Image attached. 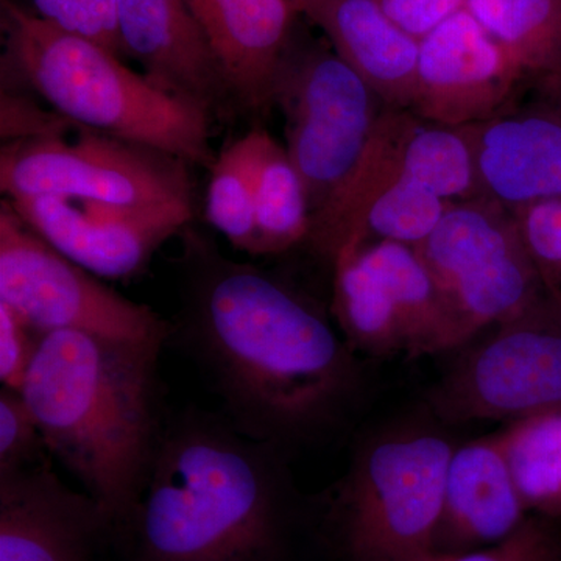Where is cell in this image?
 Instances as JSON below:
<instances>
[{
    "label": "cell",
    "instance_id": "11",
    "mask_svg": "<svg viewBox=\"0 0 561 561\" xmlns=\"http://www.w3.org/2000/svg\"><path fill=\"white\" fill-rule=\"evenodd\" d=\"M66 136L7 142L0 151V190L9 201L68 197L151 205L191 201L186 162L171 154L81 128Z\"/></svg>",
    "mask_w": 561,
    "mask_h": 561
},
{
    "label": "cell",
    "instance_id": "18",
    "mask_svg": "<svg viewBox=\"0 0 561 561\" xmlns=\"http://www.w3.org/2000/svg\"><path fill=\"white\" fill-rule=\"evenodd\" d=\"M306 18L386 108L411 111L420 39L402 31L378 0H313Z\"/></svg>",
    "mask_w": 561,
    "mask_h": 561
},
{
    "label": "cell",
    "instance_id": "17",
    "mask_svg": "<svg viewBox=\"0 0 561 561\" xmlns=\"http://www.w3.org/2000/svg\"><path fill=\"white\" fill-rule=\"evenodd\" d=\"M530 512L513 481L501 434L454 449L435 553H461L496 545Z\"/></svg>",
    "mask_w": 561,
    "mask_h": 561
},
{
    "label": "cell",
    "instance_id": "4",
    "mask_svg": "<svg viewBox=\"0 0 561 561\" xmlns=\"http://www.w3.org/2000/svg\"><path fill=\"white\" fill-rule=\"evenodd\" d=\"M3 66L73 125L213 168L209 113L133 72L98 41L2 0Z\"/></svg>",
    "mask_w": 561,
    "mask_h": 561
},
{
    "label": "cell",
    "instance_id": "27",
    "mask_svg": "<svg viewBox=\"0 0 561 561\" xmlns=\"http://www.w3.org/2000/svg\"><path fill=\"white\" fill-rule=\"evenodd\" d=\"M46 442L20 390H0V476L43 463Z\"/></svg>",
    "mask_w": 561,
    "mask_h": 561
},
{
    "label": "cell",
    "instance_id": "21",
    "mask_svg": "<svg viewBox=\"0 0 561 561\" xmlns=\"http://www.w3.org/2000/svg\"><path fill=\"white\" fill-rule=\"evenodd\" d=\"M465 9L524 73L561 81V0H467Z\"/></svg>",
    "mask_w": 561,
    "mask_h": 561
},
{
    "label": "cell",
    "instance_id": "14",
    "mask_svg": "<svg viewBox=\"0 0 561 561\" xmlns=\"http://www.w3.org/2000/svg\"><path fill=\"white\" fill-rule=\"evenodd\" d=\"M110 526L101 505L46 461L0 476V561H92Z\"/></svg>",
    "mask_w": 561,
    "mask_h": 561
},
{
    "label": "cell",
    "instance_id": "16",
    "mask_svg": "<svg viewBox=\"0 0 561 561\" xmlns=\"http://www.w3.org/2000/svg\"><path fill=\"white\" fill-rule=\"evenodd\" d=\"M231 99L260 111L275 103L280 69L295 41L289 0H187Z\"/></svg>",
    "mask_w": 561,
    "mask_h": 561
},
{
    "label": "cell",
    "instance_id": "19",
    "mask_svg": "<svg viewBox=\"0 0 561 561\" xmlns=\"http://www.w3.org/2000/svg\"><path fill=\"white\" fill-rule=\"evenodd\" d=\"M459 130L470 140L491 201L516 209L561 198V122L497 116Z\"/></svg>",
    "mask_w": 561,
    "mask_h": 561
},
{
    "label": "cell",
    "instance_id": "10",
    "mask_svg": "<svg viewBox=\"0 0 561 561\" xmlns=\"http://www.w3.org/2000/svg\"><path fill=\"white\" fill-rule=\"evenodd\" d=\"M0 302L38 334L83 331L138 342H165L171 334L149 306L110 289L44 241L9 201L0 205Z\"/></svg>",
    "mask_w": 561,
    "mask_h": 561
},
{
    "label": "cell",
    "instance_id": "3",
    "mask_svg": "<svg viewBox=\"0 0 561 561\" xmlns=\"http://www.w3.org/2000/svg\"><path fill=\"white\" fill-rule=\"evenodd\" d=\"M278 451L205 413L165 426L127 523L138 561L275 560L284 512Z\"/></svg>",
    "mask_w": 561,
    "mask_h": 561
},
{
    "label": "cell",
    "instance_id": "7",
    "mask_svg": "<svg viewBox=\"0 0 561 561\" xmlns=\"http://www.w3.org/2000/svg\"><path fill=\"white\" fill-rule=\"evenodd\" d=\"M457 350L427 400L438 420L513 423L561 411V309L548 297Z\"/></svg>",
    "mask_w": 561,
    "mask_h": 561
},
{
    "label": "cell",
    "instance_id": "1",
    "mask_svg": "<svg viewBox=\"0 0 561 561\" xmlns=\"http://www.w3.org/2000/svg\"><path fill=\"white\" fill-rule=\"evenodd\" d=\"M195 261L184 337L228 420L276 449L341 424L360 370L323 313L260 268L206 249Z\"/></svg>",
    "mask_w": 561,
    "mask_h": 561
},
{
    "label": "cell",
    "instance_id": "5",
    "mask_svg": "<svg viewBox=\"0 0 561 561\" xmlns=\"http://www.w3.org/2000/svg\"><path fill=\"white\" fill-rule=\"evenodd\" d=\"M453 445L434 431H398L368 443L339 497L351 561H421L435 553Z\"/></svg>",
    "mask_w": 561,
    "mask_h": 561
},
{
    "label": "cell",
    "instance_id": "22",
    "mask_svg": "<svg viewBox=\"0 0 561 561\" xmlns=\"http://www.w3.org/2000/svg\"><path fill=\"white\" fill-rule=\"evenodd\" d=\"M505 459L527 511L561 515V411L513 421L501 432Z\"/></svg>",
    "mask_w": 561,
    "mask_h": 561
},
{
    "label": "cell",
    "instance_id": "32",
    "mask_svg": "<svg viewBox=\"0 0 561 561\" xmlns=\"http://www.w3.org/2000/svg\"><path fill=\"white\" fill-rule=\"evenodd\" d=\"M291 5L295 7V10L300 14H308V11L311 10L313 0H289Z\"/></svg>",
    "mask_w": 561,
    "mask_h": 561
},
{
    "label": "cell",
    "instance_id": "13",
    "mask_svg": "<svg viewBox=\"0 0 561 561\" xmlns=\"http://www.w3.org/2000/svg\"><path fill=\"white\" fill-rule=\"evenodd\" d=\"M523 76L515 58L463 9L420 39L411 111L443 127H472L500 116Z\"/></svg>",
    "mask_w": 561,
    "mask_h": 561
},
{
    "label": "cell",
    "instance_id": "15",
    "mask_svg": "<svg viewBox=\"0 0 561 561\" xmlns=\"http://www.w3.org/2000/svg\"><path fill=\"white\" fill-rule=\"evenodd\" d=\"M122 51L162 91L198 108L231 99L187 0H116Z\"/></svg>",
    "mask_w": 561,
    "mask_h": 561
},
{
    "label": "cell",
    "instance_id": "9",
    "mask_svg": "<svg viewBox=\"0 0 561 561\" xmlns=\"http://www.w3.org/2000/svg\"><path fill=\"white\" fill-rule=\"evenodd\" d=\"M375 92L330 44H291L276 84L286 150L300 173L312 220L356 168L379 113Z\"/></svg>",
    "mask_w": 561,
    "mask_h": 561
},
{
    "label": "cell",
    "instance_id": "30",
    "mask_svg": "<svg viewBox=\"0 0 561 561\" xmlns=\"http://www.w3.org/2000/svg\"><path fill=\"white\" fill-rule=\"evenodd\" d=\"M72 122L57 111H44L27 98L2 92V138L14 140L57 138L68 135Z\"/></svg>",
    "mask_w": 561,
    "mask_h": 561
},
{
    "label": "cell",
    "instance_id": "12",
    "mask_svg": "<svg viewBox=\"0 0 561 561\" xmlns=\"http://www.w3.org/2000/svg\"><path fill=\"white\" fill-rule=\"evenodd\" d=\"M9 201V198H5ZM44 241L99 278L138 275L191 220V201L117 205L68 197L9 201Z\"/></svg>",
    "mask_w": 561,
    "mask_h": 561
},
{
    "label": "cell",
    "instance_id": "23",
    "mask_svg": "<svg viewBox=\"0 0 561 561\" xmlns=\"http://www.w3.org/2000/svg\"><path fill=\"white\" fill-rule=\"evenodd\" d=\"M256 254H278L309 239L312 213L308 192L286 147L271 139L256 184Z\"/></svg>",
    "mask_w": 561,
    "mask_h": 561
},
{
    "label": "cell",
    "instance_id": "24",
    "mask_svg": "<svg viewBox=\"0 0 561 561\" xmlns=\"http://www.w3.org/2000/svg\"><path fill=\"white\" fill-rule=\"evenodd\" d=\"M402 157L409 179L443 201H474L482 191L470 140L459 128L431 124L412 113Z\"/></svg>",
    "mask_w": 561,
    "mask_h": 561
},
{
    "label": "cell",
    "instance_id": "28",
    "mask_svg": "<svg viewBox=\"0 0 561 561\" xmlns=\"http://www.w3.org/2000/svg\"><path fill=\"white\" fill-rule=\"evenodd\" d=\"M36 14L66 32L87 36L124 55L117 33L116 0H32Z\"/></svg>",
    "mask_w": 561,
    "mask_h": 561
},
{
    "label": "cell",
    "instance_id": "2",
    "mask_svg": "<svg viewBox=\"0 0 561 561\" xmlns=\"http://www.w3.org/2000/svg\"><path fill=\"white\" fill-rule=\"evenodd\" d=\"M164 342L83 331L41 335L21 393L47 451L113 524H127L162 430L158 359Z\"/></svg>",
    "mask_w": 561,
    "mask_h": 561
},
{
    "label": "cell",
    "instance_id": "20",
    "mask_svg": "<svg viewBox=\"0 0 561 561\" xmlns=\"http://www.w3.org/2000/svg\"><path fill=\"white\" fill-rule=\"evenodd\" d=\"M272 136L254 128L221 151L210 168L205 214L210 227L245 253L256 254V184Z\"/></svg>",
    "mask_w": 561,
    "mask_h": 561
},
{
    "label": "cell",
    "instance_id": "31",
    "mask_svg": "<svg viewBox=\"0 0 561 561\" xmlns=\"http://www.w3.org/2000/svg\"><path fill=\"white\" fill-rule=\"evenodd\" d=\"M378 3L402 31L416 39L467 7V0H378Z\"/></svg>",
    "mask_w": 561,
    "mask_h": 561
},
{
    "label": "cell",
    "instance_id": "26",
    "mask_svg": "<svg viewBox=\"0 0 561 561\" xmlns=\"http://www.w3.org/2000/svg\"><path fill=\"white\" fill-rule=\"evenodd\" d=\"M553 516H527L496 545L461 553H432L421 561H561V534Z\"/></svg>",
    "mask_w": 561,
    "mask_h": 561
},
{
    "label": "cell",
    "instance_id": "25",
    "mask_svg": "<svg viewBox=\"0 0 561 561\" xmlns=\"http://www.w3.org/2000/svg\"><path fill=\"white\" fill-rule=\"evenodd\" d=\"M513 216L546 297L561 309V198L522 206Z\"/></svg>",
    "mask_w": 561,
    "mask_h": 561
},
{
    "label": "cell",
    "instance_id": "8",
    "mask_svg": "<svg viewBox=\"0 0 561 561\" xmlns=\"http://www.w3.org/2000/svg\"><path fill=\"white\" fill-rule=\"evenodd\" d=\"M332 262V311L354 350L415 357L456 348L440 290L415 247L364 241Z\"/></svg>",
    "mask_w": 561,
    "mask_h": 561
},
{
    "label": "cell",
    "instance_id": "6",
    "mask_svg": "<svg viewBox=\"0 0 561 561\" xmlns=\"http://www.w3.org/2000/svg\"><path fill=\"white\" fill-rule=\"evenodd\" d=\"M415 249L440 290L456 350L546 297L515 216L491 198L453 203Z\"/></svg>",
    "mask_w": 561,
    "mask_h": 561
},
{
    "label": "cell",
    "instance_id": "29",
    "mask_svg": "<svg viewBox=\"0 0 561 561\" xmlns=\"http://www.w3.org/2000/svg\"><path fill=\"white\" fill-rule=\"evenodd\" d=\"M41 335L9 306L0 302V379L2 386L21 390Z\"/></svg>",
    "mask_w": 561,
    "mask_h": 561
}]
</instances>
